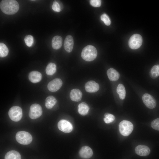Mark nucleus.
I'll return each mask as SVG.
<instances>
[{
  "label": "nucleus",
  "mask_w": 159,
  "mask_h": 159,
  "mask_svg": "<svg viewBox=\"0 0 159 159\" xmlns=\"http://www.w3.org/2000/svg\"><path fill=\"white\" fill-rule=\"evenodd\" d=\"M57 100L52 96H48L46 99L45 105L48 109H51L56 104Z\"/></svg>",
  "instance_id": "obj_20"
},
{
  "label": "nucleus",
  "mask_w": 159,
  "mask_h": 159,
  "mask_svg": "<svg viewBox=\"0 0 159 159\" xmlns=\"http://www.w3.org/2000/svg\"><path fill=\"white\" fill-rule=\"evenodd\" d=\"M10 118L15 122L19 121L22 116V111L21 108L19 106H14L11 107L8 112Z\"/></svg>",
  "instance_id": "obj_5"
},
{
  "label": "nucleus",
  "mask_w": 159,
  "mask_h": 159,
  "mask_svg": "<svg viewBox=\"0 0 159 159\" xmlns=\"http://www.w3.org/2000/svg\"><path fill=\"white\" fill-rule=\"evenodd\" d=\"M42 113L41 106L37 104L32 105L30 108L29 116L30 118L35 119L40 117Z\"/></svg>",
  "instance_id": "obj_7"
},
{
  "label": "nucleus",
  "mask_w": 159,
  "mask_h": 159,
  "mask_svg": "<svg viewBox=\"0 0 159 159\" xmlns=\"http://www.w3.org/2000/svg\"><path fill=\"white\" fill-rule=\"evenodd\" d=\"M89 109L88 105L85 102L80 103L78 105V112L82 115H86L88 113Z\"/></svg>",
  "instance_id": "obj_19"
},
{
  "label": "nucleus",
  "mask_w": 159,
  "mask_h": 159,
  "mask_svg": "<svg viewBox=\"0 0 159 159\" xmlns=\"http://www.w3.org/2000/svg\"><path fill=\"white\" fill-rule=\"evenodd\" d=\"M119 128L120 134L124 136H127L132 132L133 129V125L130 122L123 120L119 123Z\"/></svg>",
  "instance_id": "obj_3"
},
{
  "label": "nucleus",
  "mask_w": 159,
  "mask_h": 159,
  "mask_svg": "<svg viewBox=\"0 0 159 159\" xmlns=\"http://www.w3.org/2000/svg\"><path fill=\"white\" fill-rule=\"evenodd\" d=\"M82 93L81 91L77 89L72 90L70 93V97L72 100L78 102L82 99Z\"/></svg>",
  "instance_id": "obj_15"
},
{
  "label": "nucleus",
  "mask_w": 159,
  "mask_h": 159,
  "mask_svg": "<svg viewBox=\"0 0 159 159\" xmlns=\"http://www.w3.org/2000/svg\"><path fill=\"white\" fill-rule=\"evenodd\" d=\"M62 44V37L59 36H54L52 39V48L55 49H58L61 47Z\"/></svg>",
  "instance_id": "obj_18"
},
{
  "label": "nucleus",
  "mask_w": 159,
  "mask_h": 159,
  "mask_svg": "<svg viewBox=\"0 0 159 159\" xmlns=\"http://www.w3.org/2000/svg\"><path fill=\"white\" fill-rule=\"evenodd\" d=\"M42 77V74L40 72L37 71H33L29 73L28 77L31 82L33 83H36L41 80Z\"/></svg>",
  "instance_id": "obj_16"
},
{
  "label": "nucleus",
  "mask_w": 159,
  "mask_h": 159,
  "mask_svg": "<svg viewBox=\"0 0 159 159\" xmlns=\"http://www.w3.org/2000/svg\"><path fill=\"white\" fill-rule=\"evenodd\" d=\"M16 138L18 143L24 145L30 144L32 140L31 135L28 132L24 131L18 132L16 135Z\"/></svg>",
  "instance_id": "obj_4"
},
{
  "label": "nucleus",
  "mask_w": 159,
  "mask_h": 159,
  "mask_svg": "<svg viewBox=\"0 0 159 159\" xmlns=\"http://www.w3.org/2000/svg\"><path fill=\"white\" fill-rule=\"evenodd\" d=\"M62 85V82L60 79L55 78L49 83L47 85V88L50 91L55 92L58 90Z\"/></svg>",
  "instance_id": "obj_10"
},
{
  "label": "nucleus",
  "mask_w": 159,
  "mask_h": 159,
  "mask_svg": "<svg viewBox=\"0 0 159 159\" xmlns=\"http://www.w3.org/2000/svg\"><path fill=\"white\" fill-rule=\"evenodd\" d=\"M4 159H21V156L17 151L15 150H11L6 154Z\"/></svg>",
  "instance_id": "obj_21"
},
{
  "label": "nucleus",
  "mask_w": 159,
  "mask_h": 159,
  "mask_svg": "<svg viewBox=\"0 0 159 159\" xmlns=\"http://www.w3.org/2000/svg\"><path fill=\"white\" fill-rule=\"evenodd\" d=\"M90 2V4L93 6L99 7L101 5V1L100 0H91Z\"/></svg>",
  "instance_id": "obj_31"
},
{
  "label": "nucleus",
  "mask_w": 159,
  "mask_h": 159,
  "mask_svg": "<svg viewBox=\"0 0 159 159\" xmlns=\"http://www.w3.org/2000/svg\"><path fill=\"white\" fill-rule=\"evenodd\" d=\"M97 51L94 46L89 45L85 47L82 49L81 57L84 60L91 61L94 60L97 57Z\"/></svg>",
  "instance_id": "obj_2"
},
{
  "label": "nucleus",
  "mask_w": 159,
  "mask_h": 159,
  "mask_svg": "<svg viewBox=\"0 0 159 159\" xmlns=\"http://www.w3.org/2000/svg\"><path fill=\"white\" fill-rule=\"evenodd\" d=\"M151 126L153 129L159 131V118L153 120L151 123Z\"/></svg>",
  "instance_id": "obj_30"
},
{
  "label": "nucleus",
  "mask_w": 159,
  "mask_h": 159,
  "mask_svg": "<svg viewBox=\"0 0 159 159\" xmlns=\"http://www.w3.org/2000/svg\"><path fill=\"white\" fill-rule=\"evenodd\" d=\"M93 151L91 148L87 146L82 147L80 150V156L83 158L87 159L90 158L93 155Z\"/></svg>",
  "instance_id": "obj_14"
},
{
  "label": "nucleus",
  "mask_w": 159,
  "mask_h": 159,
  "mask_svg": "<svg viewBox=\"0 0 159 159\" xmlns=\"http://www.w3.org/2000/svg\"><path fill=\"white\" fill-rule=\"evenodd\" d=\"M56 64L53 63H49L46 68V74L49 75L53 74L56 72Z\"/></svg>",
  "instance_id": "obj_23"
},
{
  "label": "nucleus",
  "mask_w": 159,
  "mask_h": 159,
  "mask_svg": "<svg viewBox=\"0 0 159 159\" xmlns=\"http://www.w3.org/2000/svg\"><path fill=\"white\" fill-rule=\"evenodd\" d=\"M74 40L72 37L68 35L66 37L64 41V49L68 52H70L73 48Z\"/></svg>",
  "instance_id": "obj_13"
},
{
  "label": "nucleus",
  "mask_w": 159,
  "mask_h": 159,
  "mask_svg": "<svg viewBox=\"0 0 159 159\" xmlns=\"http://www.w3.org/2000/svg\"><path fill=\"white\" fill-rule=\"evenodd\" d=\"M135 151L137 155L143 156L149 155L150 152V149L148 147L143 145H139L136 146Z\"/></svg>",
  "instance_id": "obj_12"
},
{
  "label": "nucleus",
  "mask_w": 159,
  "mask_h": 159,
  "mask_svg": "<svg viewBox=\"0 0 159 159\" xmlns=\"http://www.w3.org/2000/svg\"><path fill=\"white\" fill-rule=\"evenodd\" d=\"M117 92L121 99L124 100L125 98L126 91L125 87L122 84H120L118 85L117 88Z\"/></svg>",
  "instance_id": "obj_22"
},
{
  "label": "nucleus",
  "mask_w": 159,
  "mask_h": 159,
  "mask_svg": "<svg viewBox=\"0 0 159 159\" xmlns=\"http://www.w3.org/2000/svg\"><path fill=\"white\" fill-rule=\"evenodd\" d=\"M0 7L1 11L4 14L12 15L18 11L19 6L16 0H3L0 2Z\"/></svg>",
  "instance_id": "obj_1"
},
{
  "label": "nucleus",
  "mask_w": 159,
  "mask_h": 159,
  "mask_svg": "<svg viewBox=\"0 0 159 159\" xmlns=\"http://www.w3.org/2000/svg\"><path fill=\"white\" fill-rule=\"evenodd\" d=\"M85 90L88 92H94L99 89V84L94 81L91 80L86 83L85 86Z\"/></svg>",
  "instance_id": "obj_11"
},
{
  "label": "nucleus",
  "mask_w": 159,
  "mask_h": 159,
  "mask_svg": "<svg viewBox=\"0 0 159 159\" xmlns=\"http://www.w3.org/2000/svg\"><path fill=\"white\" fill-rule=\"evenodd\" d=\"M104 120L106 123H109L113 122L115 120V116L112 114L106 113L104 115Z\"/></svg>",
  "instance_id": "obj_27"
},
{
  "label": "nucleus",
  "mask_w": 159,
  "mask_h": 159,
  "mask_svg": "<svg viewBox=\"0 0 159 159\" xmlns=\"http://www.w3.org/2000/svg\"><path fill=\"white\" fill-rule=\"evenodd\" d=\"M150 75L153 79H155L159 76V65H156L153 67L150 70Z\"/></svg>",
  "instance_id": "obj_24"
},
{
  "label": "nucleus",
  "mask_w": 159,
  "mask_h": 159,
  "mask_svg": "<svg viewBox=\"0 0 159 159\" xmlns=\"http://www.w3.org/2000/svg\"><path fill=\"white\" fill-rule=\"evenodd\" d=\"M143 42L142 36L138 34H135L132 36L128 42L129 47L133 49H135L140 48Z\"/></svg>",
  "instance_id": "obj_6"
},
{
  "label": "nucleus",
  "mask_w": 159,
  "mask_h": 159,
  "mask_svg": "<svg viewBox=\"0 0 159 159\" xmlns=\"http://www.w3.org/2000/svg\"><path fill=\"white\" fill-rule=\"evenodd\" d=\"M142 99L144 103L148 108L152 109L155 107L156 101L154 98L149 94H144L142 96Z\"/></svg>",
  "instance_id": "obj_8"
},
{
  "label": "nucleus",
  "mask_w": 159,
  "mask_h": 159,
  "mask_svg": "<svg viewBox=\"0 0 159 159\" xmlns=\"http://www.w3.org/2000/svg\"><path fill=\"white\" fill-rule=\"evenodd\" d=\"M52 7L54 11L59 12L63 9V5L61 2L55 1L53 2Z\"/></svg>",
  "instance_id": "obj_26"
},
{
  "label": "nucleus",
  "mask_w": 159,
  "mask_h": 159,
  "mask_svg": "<svg viewBox=\"0 0 159 159\" xmlns=\"http://www.w3.org/2000/svg\"><path fill=\"white\" fill-rule=\"evenodd\" d=\"M107 73L109 79L111 81H116L119 78V73L113 68H110L107 70Z\"/></svg>",
  "instance_id": "obj_17"
},
{
  "label": "nucleus",
  "mask_w": 159,
  "mask_h": 159,
  "mask_svg": "<svg viewBox=\"0 0 159 159\" xmlns=\"http://www.w3.org/2000/svg\"><path fill=\"white\" fill-rule=\"evenodd\" d=\"M101 19L105 24L107 25H110L111 24V21L109 16L105 14H103L101 16Z\"/></svg>",
  "instance_id": "obj_29"
},
{
  "label": "nucleus",
  "mask_w": 159,
  "mask_h": 159,
  "mask_svg": "<svg viewBox=\"0 0 159 159\" xmlns=\"http://www.w3.org/2000/svg\"><path fill=\"white\" fill-rule=\"evenodd\" d=\"M57 125L60 130L66 133L70 132L73 129L72 124L69 121L64 120H60L58 123Z\"/></svg>",
  "instance_id": "obj_9"
},
{
  "label": "nucleus",
  "mask_w": 159,
  "mask_h": 159,
  "mask_svg": "<svg viewBox=\"0 0 159 159\" xmlns=\"http://www.w3.org/2000/svg\"><path fill=\"white\" fill-rule=\"evenodd\" d=\"M9 49L4 44L0 43V56L1 57H6L8 54Z\"/></svg>",
  "instance_id": "obj_25"
},
{
  "label": "nucleus",
  "mask_w": 159,
  "mask_h": 159,
  "mask_svg": "<svg viewBox=\"0 0 159 159\" xmlns=\"http://www.w3.org/2000/svg\"><path fill=\"white\" fill-rule=\"evenodd\" d=\"M24 40L26 45L29 47L32 46L34 42L33 37L30 35L26 36L24 38Z\"/></svg>",
  "instance_id": "obj_28"
}]
</instances>
